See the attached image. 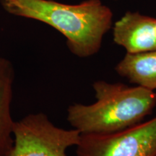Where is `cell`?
<instances>
[{
  "instance_id": "52a82bcc",
  "label": "cell",
  "mask_w": 156,
  "mask_h": 156,
  "mask_svg": "<svg viewBox=\"0 0 156 156\" xmlns=\"http://www.w3.org/2000/svg\"><path fill=\"white\" fill-rule=\"evenodd\" d=\"M115 71L130 83L154 91L156 90V50L126 53L116 65Z\"/></svg>"
},
{
  "instance_id": "3957f363",
  "label": "cell",
  "mask_w": 156,
  "mask_h": 156,
  "mask_svg": "<svg viewBox=\"0 0 156 156\" xmlns=\"http://www.w3.org/2000/svg\"><path fill=\"white\" fill-rule=\"evenodd\" d=\"M14 148L11 156H66L77 146L80 133L54 125L44 113L30 114L15 122Z\"/></svg>"
},
{
  "instance_id": "6da1fadb",
  "label": "cell",
  "mask_w": 156,
  "mask_h": 156,
  "mask_svg": "<svg viewBox=\"0 0 156 156\" xmlns=\"http://www.w3.org/2000/svg\"><path fill=\"white\" fill-rule=\"evenodd\" d=\"M9 14L46 23L67 38L74 55L86 58L99 51L112 25V12L100 0L67 5L53 0H0Z\"/></svg>"
},
{
  "instance_id": "277c9868",
  "label": "cell",
  "mask_w": 156,
  "mask_h": 156,
  "mask_svg": "<svg viewBox=\"0 0 156 156\" xmlns=\"http://www.w3.org/2000/svg\"><path fill=\"white\" fill-rule=\"evenodd\" d=\"M77 156H156V116L111 134H80Z\"/></svg>"
},
{
  "instance_id": "5b68a950",
  "label": "cell",
  "mask_w": 156,
  "mask_h": 156,
  "mask_svg": "<svg viewBox=\"0 0 156 156\" xmlns=\"http://www.w3.org/2000/svg\"><path fill=\"white\" fill-rule=\"evenodd\" d=\"M114 41L126 53L156 50V19L139 12H127L114 24Z\"/></svg>"
},
{
  "instance_id": "7a4b0ae2",
  "label": "cell",
  "mask_w": 156,
  "mask_h": 156,
  "mask_svg": "<svg viewBox=\"0 0 156 156\" xmlns=\"http://www.w3.org/2000/svg\"><path fill=\"white\" fill-rule=\"evenodd\" d=\"M96 101L92 104L74 103L67 119L80 134H111L137 125L156 106V93L138 85L104 80L93 83Z\"/></svg>"
},
{
  "instance_id": "8992f818",
  "label": "cell",
  "mask_w": 156,
  "mask_h": 156,
  "mask_svg": "<svg viewBox=\"0 0 156 156\" xmlns=\"http://www.w3.org/2000/svg\"><path fill=\"white\" fill-rule=\"evenodd\" d=\"M15 70L11 62L0 57V156H11L14 148L12 101Z\"/></svg>"
}]
</instances>
